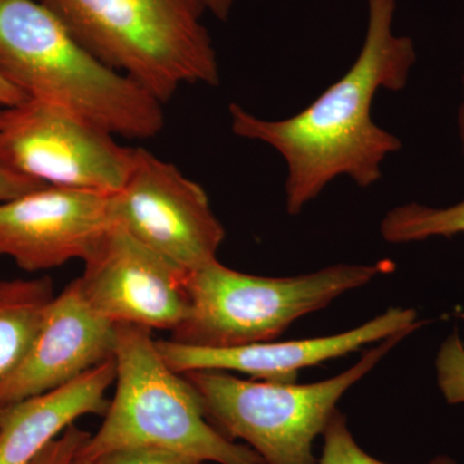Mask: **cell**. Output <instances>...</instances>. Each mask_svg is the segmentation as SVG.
<instances>
[{
  "instance_id": "cell-1",
  "label": "cell",
  "mask_w": 464,
  "mask_h": 464,
  "mask_svg": "<svg viewBox=\"0 0 464 464\" xmlns=\"http://www.w3.org/2000/svg\"><path fill=\"white\" fill-rule=\"evenodd\" d=\"M364 44L346 74L298 114L265 121L230 105L232 132L264 142L285 160V204L297 216L338 177L360 188L382 179V164L402 148L395 134L372 118L378 92H400L417 61L413 39L393 30L398 0H366Z\"/></svg>"
},
{
  "instance_id": "cell-2",
  "label": "cell",
  "mask_w": 464,
  "mask_h": 464,
  "mask_svg": "<svg viewBox=\"0 0 464 464\" xmlns=\"http://www.w3.org/2000/svg\"><path fill=\"white\" fill-rule=\"evenodd\" d=\"M0 74L114 136L152 139L166 124L164 103L85 50L38 0H0Z\"/></svg>"
},
{
  "instance_id": "cell-3",
  "label": "cell",
  "mask_w": 464,
  "mask_h": 464,
  "mask_svg": "<svg viewBox=\"0 0 464 464\" xmlns=\"http://www.w3.org/2000/svg\"><path fill=\"white\" fill-rule=\"evenodd\" d=\"M85 50L161 103L185 84L219 83L204 0H38Z\"/></svg>"
},
{
  "instance_id": "cell-4",
  "label": "cell",
  "mask_w": 464,
  "mask_h": 464,
  "mask_svg": "<svg viewBox=\"0 0 464 464\" xmlns=\"http://www.w3.org/2000/svg\"><path fill=\"white\" fill-rule=\"evenodd\" d=\"M116 332L114 399L82 456L94 460L118 449L155 447L206 464H265L207 420L191 384L159 353L152 331L119 324Z\"/></svg>"
},
{
  "instance_id": "cell-5",
  "label": "cell",
  "mask_w": 464,
  "mask_h": 464,
  "mask_svg": "<svg viewBox=\"0 0 464 464\" xmlns=\"http://www.w3.org/2000/svg\"><path fill=\"white\" fill-rule=\"evenodd\" d=\"M392 264H340L290 277L243 274L212 262L188 275V306L170 340L186 346L228 348L275 341L295 320L362 288Z\"/></svg>"
},
{
  "instance_id": "cell-6",
  "label": "cell",
  "mask_w": 464,
  "mask_h": 464,
  "mask_svg": "<svg viewBox=\"0 0 464 464\" xmlns=\"http://www.w3.org/2000/svg\"><path fill=\"white\" fill-rule=\"evenodd\" d=\"M409 334L381 341L343 373L310 384L241 380L221 371L183 374L207 420L226 438L241 440L265 464H317L314 441L337 402Z\"/></svg>"
},
{
  "instance_id": "cell-7",
  "label": "cell",
  "mask_w": 464,
  "mask_h": 464,
  "mask_svg": "<svg viewBox=\"0 0 464 464\" xmlns=\"http://www.w3.org/2000/svg\"><path fill=\"white\" fill-rule=\"evenodd\" d=\"M133 152L63 106L29 97L0 106V167L43 185L114 194Z\"/></svg>"
},
{
  "instance_id": "cell-8",
  "label": "cell",
  "mask_w": 464,
  "mask_h": 464,
  "mask_svg": "<svg viewBox=\"0 0 464 464\" xmlns=\"http://www.w3.org/2000/svg\"><path fill=\"white\" fill-rule=\"evenodd\" d=\"M110 210L114 224L186 274L217 261L226 237L199 183L143 148H134Z\"/></svg>"
},
{
  "instance_id": "cell-9",
  "label": "cell",
  "mask_w": 464,
  "mask_h": 464,
  "mask_svg": "<svg viewBox=\"0 0 464 464\" xmlns=\"http://www.w3.org/2000/svg\"><path fill=\"white\" fill-rule=\"evenodd\" d=\"M75 282L90 306L119 325L173 332L188 314V275L112 224Z\"/></svg>"
},
{
  "instance_id": "cell-10",
  "label": "cell",
  "mask_w": 464,
  "mask_h": 464,
  "mask_svg": "<svg viewBox=\"0 0 464 464\" xmlns=\"http://www.w3.org/2000/svg\"><path fill=\"white\" fill-rule=\"evenodd\" d=\"M106 192L43 186L0 203V256L26 273L84 261L114 224Z\"/></svg>"
},
{
  "instance_id": "cell-11",
  "label": "cell",
  "mask_w": 464,
  "mask_h": 464,
  "mask_svg": "<svg viewBox=\"0 0 464 464\" xmlns=\"http://www.w3.org/2000/svg\"><path fill=\"white\" fill-rule=\"evenodd\" d=\"M424 324L413 308H390L357 328L328 337L258 342L228 348L186 346L172 340H160L157 341V347L166 364L176 373L237 372L258 381L292 383L302 369L346 356L392 335L411 334Z\"/></svg>"
},
{
  "instance_id": "cell-12",
  "label": "cell",
  "mask_w": 464,
  "mask_h": 464,
  "mask_svg": "<svg viewBox=\"0 0 464 464\" xmlns=\"http://www.w3.org/2000/svg\"><path fill=\"white\" fill-rule=\"evenodd\" d=\"M116 333L72 282L51 299L26 356L0 381V408L65 386L112 359Z\"/></svg>"
},
{
  "instance_id": "cell-13",
  "label": "cell",
  "mask_w": 464,
  "mask_h": 464,
  "mask_svg": "<svg viewBox=\"0 0 464 464\" xmlns=\"http://www.w3.org/2000/svg\"><path fill=\"white\" fill-rule=\"evenodd\" d=\"M114 357L50 392L0 408V464H30L79 418L103 414L115 383Z\"/></svg>"
},
{
  "instance_id": "cell-14",
  "label": "cell",
  "mask_w": 464,
  "mask_h": 464,
  "mask_svg": "<svg viewBox=\"0 0 464 464\" xmlns=\"http://www.w3.org/2000/svg\"><path fill=\"white\" fill-rule=\"evenodd\" d=\"M53 297L48 277L0 279V381L26 356Z\"/></svg>"
},
{
  "instance_id": "cell-15",
  "label": "cell",
  "mask_w": 464,
  "mask_h": 464,
  "mask_svg": "<svg viewBox=\"0 0 464 464\" xmlns=\"http://www.w3.org/2000/svg\"><path fill=\"white\" fill-rule=\"evenodd\" d=\"M459 234H464V200L445 208L404 204L391 209L381 222L382 237L391 244L451 237Z\"/></svg>"
},
{
  "instance_id": "cell-16",
  "label": "cell",
  "mask_w": 464,
  "mask_h": 464,
  "mask_svg": "<svg viewBox=\"0 0 464 464\" xmlns=\"http://www.w3.org/2000/svg\"><path fill=\"white\" fill-rule=\"evenodd\" d=\"M324 448L317 464H390L369 456L357 444L341 411H334L323 432ZM426 464H457L453 458L439 456Z\"/></svg>"
},
{
  "instance_id": "cell-17",
  "label": "cell",
  "mask_w": 464,
  "mask_h": 464,
  "mask_svg": "<svg viewBox=\"0 0 464 464\" xmlns=\"http://www.w3.org/2000/svg\"><path fill=\"white\" fill-rule=\"evenodd\" d=\"M439 389L448 404H464V344L454 332L436 356Z\"/></svg>"
},
{
  "instance_id": "cell-18",
  "label": "cell",
  "mask_w": 464,
  "mask_h": 464,
  "mask_svg": "<svg viewBox=\"0 0 464 464\" xmlns=\"http://www.w3.org/2000/svg\"><path fill=\"white\" fill-rule=\"evenodd\" d=\"M93 462L94 464H206L177 451L155 447L118 449L103 454Z\"/></svg>"
},
{
  "instance_id": "cell-19",
  "label": "cell",
  "mask_w": 464,
  "mask_h": 464,
  "mask_svg": "<svg viewBox=\"0 0 464 464\" xmlns=\"http://www.w3.org/2000/svg\"><path fill=\"white\" fill-rule=\"evenodd\" d=\"M90 438V433L72 424L30 464H72Z\"/></svg>"
},
{
  "instance_id": "cell-20",
  "label": "cell",
  "mask_w": 464,
  "mask_h": 464,
  "mask_svg": "<svg viewBox=\"0 0 464 464\" xmlns=\"http://www.w3.org/2000/svg\"><path fill=\"white\" fill-rule=\"evenodd\" d=\"M43 183L27 177L18 176L0 167V203L14 199L27 192L43 188Z\"/></svg>"
},
{
  "instance_id": "cell-21",
  "label": "cell",
  "mask_w": 464,
  "mask_h": 464,
  "mask_svg": "<svg viewBox=\"0 0 464 464\" xmlns=\"http://www.w3.org/2000/svg\"><path fill=\"white\" fill-rule=\"evenodd\" d=\"M27 96L24 92L14 87L11 82H8L0 74V106L16 105V103L25 101Z\"/></svg>"
},
{
  "instance_id": "cell-22",
  "label": "cell",
  "mask_w": 464,
  "mask_h": 464,
  "mask_svg": "<svg viewBox=\"0 0 464 464\" xmlns=\"http://www.w3.org/2000/svg\"><path fill=\"white\" fill-rule=\"evenodd\" d=\"M208 11L218 20L226 21L230 17L235 0H204Z\"/></svg>"
},
{
  "instance_id": "cell-23",
  "label": "cell",
  "mask_w": 464,
  "mask_h": 464,
  "mask_svg": "<svg viewBox=\"0 0 464 464\" xmlns=\"http://www.w3.org/2000/svg\"><path fill=\"white\" fill-rule=\"evenodd\" d=\"M458 136H459L460 149L464 158V61L462 69V100L457 114Z\"/></svg>"
},
{
  "instance_id": "cell-24",
  "label": "cell",
  "mask_w": 464,
  "mask_h": 464,
  "mask_svg": "<svg viewBox=\"0 0 464 464\" xmlns=\"http://www.w3.org/2000/svg\"><path fill=\"white\" fill-rule=\"evenodd\" d=\"M72 464H94L93 460L88 459L84 456H82L81 451H79L78 456L75 457L74 462Z\"/></svg>"
},
{
  "instance_id": "cell-25",
  "label": "cell",
  "mask_w": 464,
  "mask_h": 464,
  "mask_svg": "<svg viewBox=\"0 0 464 464\" xmlns=\"http://www.w3.org/2000/svg\"><path fill=\"white\" fill-rule=\"evenodd\" d=\"M208 464H210V463H208Z\"/></svg>"
}]
</instances>
